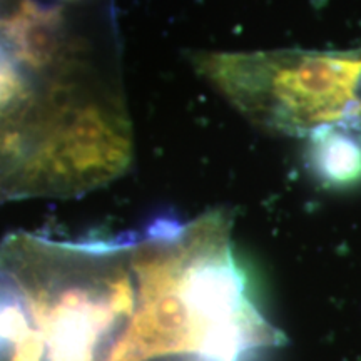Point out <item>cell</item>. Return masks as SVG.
I'll list each match as a JSON object with an SVG mask.
<instances>
[{
    "mask_svg": "<svg viewBox=\"0 0 361 361\" xmlns=\"http://www.w3.org/2000/svg\"><path fill=\"white\" fill-rule=\"evenodd\" d=\"M141 296L137 233L0 243V361H123Z\"/></svg>",
    "mask_w": 361,
    "mask_h": 361,
    "instance_id": "7a4b0ae2",
    "label": "cell"
},
{
    "mask_svg": "<svg viewBox=\"0 0 361 361\" xmlns=\"http://www.w3.org/2000/svg\"><path fill=\"white\" fill-rule=\"evenodd\" d=\"M306 137L305 159L310 174L328 189H350L361 184V124L319 126Z\"/></svg>",
    "mask_w": 361,
    "mask_h": 361,
    "instance_id": "3957f363",
    "label": "cell"
},
{
    "mask_svg": "<svg viewBox=\"0 0 361 361\" xmlns=\"http://www.w3.org/2000/svg\"><path fill=\"white\" fill-rule=\"evenodd\" d=\"M133 154L112 0H0V202L84 196Z\"/></svg>",
    "mask_w": 361,
    "mask_h": 361,
    "instance_id": "6da1fadb",
    "label": "cell"
}]
</instances>
